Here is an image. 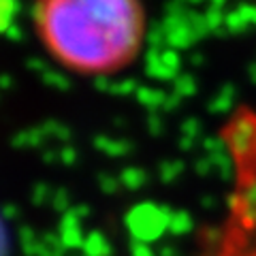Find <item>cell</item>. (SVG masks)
<instances>
[{"instance_id":"6da1fadb","label":"cell","mask_w":256,"mask_h":256,"mask_svg":"<svg viewBox=\"0 0 256 256\" xmlns=\"http://www.w3.org/2000/svg\"><path fill=\"white\" fill-rule=\"evenodd\" d=\"M32 24L52 60L86 77L128 68L148 34L143 0H34Z\"/></svg>"},{"instance_id":"7a4b0ae2","label":"cell","mask_w":256,"mask_h":256,"mask_svg":"<svg viewBox=\"0 0 256 256\" xmlns=\"http://www.w3.org/2000/svg\"><path fill=\"white\" fill-rule=\"evenodd\" d=\"M235 162V198L216 256H256V118H239L226 130Z\"/></svg>"},{"instance_id":"3957f363","label":"cell","mask_w":256,"mask_h":256,"mask_svg":"<svg viewBox=\"0 0 256 256\" xmlns=\"http://www.w3.org/2000/svg\"><path fill=\"white\" fill-rule=\"evenodd\" d=\"M0 256H13V239L11 230L6 226V222L0 214Z\"/></svg>"}]
</instances>
